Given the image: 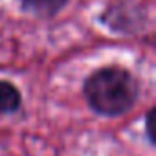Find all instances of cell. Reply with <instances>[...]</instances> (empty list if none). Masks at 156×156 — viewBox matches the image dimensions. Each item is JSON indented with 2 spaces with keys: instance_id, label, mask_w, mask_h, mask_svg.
I'll list each match as a JSON object with an SVG mask.
<instances>
[{
  "instance_id": "obj_1",
  "label": "cell",
  "mask_w": 156,
  "mask_h": 156,
  "mask_svg": "<svg viewBox=\"0 0 156 156\" xmlns=\"http://www.w3.org/2000/svg\"><path fill=\"white\" fill-rule=\"evenodd\" d=\"M85 98L96 112L103 116H119L136 103L138 83L123 68H101L87 79Z\"/></svg>"
},
{
  "instance_id": "obj_2",
  "label": "cell",
  "mask_w": 156,
  "mask_h": 156,
  "mask_svg": "<svg viewBox=\"0 0 156 156\" xmlns=\"http://www.w3.org/2000/svg\"><path fill=\"white\" fill-rule=\"evenodd\" d=\"M20 107V92L8 81H0V114L15 112Z\"/></svg>"
},
{
  "instance_id": "obj_3",
  "label": "cell",
  "mask_w": 156,
  "mask_h": 156,
  "mask_svg": "<svg viewBox=\"0 0 156 156\" xmlns=\"http://www.w3.org/2000/svg\"><path fill=\"white\" fill-rule=\"evenodd\" d=\"M66 4V0H24V6L41 15H51Z\"/></svg>"
}]
</instances>
